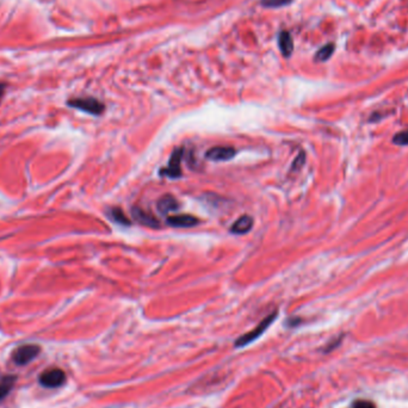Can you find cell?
Masks as SVG:
<instances>
[{
  "instance_id": "4",
  "label": "cell",
  "mask_w": 408,
  "mask_h": 408,
  "mask_svg": "<svg viewBox=\"0 0 408 408\" xmlns=\"http://www.w3.org/2000/svg\"><path fill=\"white\" fill-rule=\"evenodd\" d=\"M38 382L46 388H59L66 382V374L61 369H48L39 375Z\"/></svg>"
},
{
  "instance_id": "15",
  "label": "cell",
  "mask_w": 408,
  "mask_h": 408,
  "mask_svg": "<svg viewBox=\"0 0 408 408\" xmlns=\"http://www.w3.org/2000/svg\"><path fill=\"white\" fill-rule=\"evenodd\" d=\"M292 2L293 0H262L263 5L266 8H279L290 4Z\"/></svg>"
},
{
  "instance_id": "16",
  "label": "cell",
  "mask_w": 408,
  "mask_h": 408,
  "mask_svg": "<svg viewBox=\"0 0 408 408\" xmlns=\"http://www.w3.org/2000/svg\"><path fill=\"white\" fill-rule=\"evenodd\" d=\"M394 143L399 146H408V129L404 130V132L397 133L395 136H394Z\"/></svg>"
},
{
  "instance_id": "17",
  "label": "cell",
  "mask_w": 408,
  "mask_h": 408,
  "mask_svg": "<svg viewBox=\"0 0 408 408\" xmlns=\"http://www.w3.org/2000/svg\"><path fill=\"white\" fill-rule=\"evenodd\" d=\"M352 408H376L375 403L369 400H356L352 403Z\"/></svg>"
},
{
  "instance_id": "10",
  "label": "cell",
  "mask_w": 408,
  "mask_h": 408,
  "mask_svg": "<svg viewBox=\"0 0 408 408\" xmlns=\"http://www.w3.org/2000/svg\"><path fill=\"white\" fill-rule=\"evenodd\" d=\"M253 227V219L249 215H243L241 217H239L235 222L233 223V226L230 227V232L233 234H246L249 233Z\"/></svg>"
},
{
  "instance_id": "8",
  "label": "cell",
  "mask_w": 408,
  "mask_h": 408,
  "mask_svg": "<svg viewBox=\"0 0 408 408\" xmlns=\"http://www.w3.org/2000/svg\"><path fill=\"white\" fill-rule=\"evenodd\" d=\"M236 154V150L233 147H222L216 146L210 148L208 152L206 153L207 159L212 160V161H227L234 158Z\"/></svg>"
},
{
  "instance_id": "7",
  "label": "cell",
  "mask_w": 408,
  "mask_h": 408,
  "mask_svg": "<svg viewBox=\"0 0 408 408\" xmlns=\"http://www.w3.org/2000/svg\"><path fill=\"white\" fill-rule=\"evenodd\" d=\"M198 219L189 214H180V215H171L166 219V223L175 228H191L198 225Z\"/></svg>"
},
{
  "instance_id": "18",
  "label": "cell",
  "mask_w": 408,
  "mask_h": 408,
  "mask_svg": "<svg viewBox=\"0 0 408 408\" xmlns=\"http://www.w3.org/2000/svg\"><path fill=\"white\" fill-rule=\"evenodd\" d=\"M303 162H304V154H303V153H301V155L297 156L295 161H294L292 171H295V170H297V169H299V167L302 166Z\"/></svg>"
},
{
  "instance_id": "1",
  "label": "cell",
  "mask_w": 408,
  "mask_h": 408,
  "mask_svg": "<svg viewBox=\"0 0 408 408\" xmlns=\"http://www.w3.org/2000/svg\"><path fill=\"white\" fill-rule=\"evenodd\" d=\"M276 317H277V312L269 314L265 319H263L262 321H260V322L258 323V326H256L252 331H250V332H247L243 334V336L237 338V339L235 340V343H234V346L245 347L247 345H250L251 343H253L254 340H257L259 337H262L263 334L265 333V331L269 329L271 325H272V322L276 320Z\"/></svg>"
},
{
  "instance_id": "6",
  "label": "cell",
  "mask_w": 408,
  "mask_h": 408,
  "mask_svg": "<svg viewBox=\"0 0 408 408\" xmlns=\"http://www.w3.org/2000/svg\"><path fill=\"white\" fill-rule=\"evenodd\" d=\"M132 216L135 221H138L140 225L148 227V228H160V222L156 217L146 210L139 207H134L132 209Z\"/></svg>"
},
{
  "instance_id": "13",
  "label": "cell",
  "mask_w": 408,
  "mask_h": 408,
  "mask_svg": "<svg viewBox=\"0 0 408 408\" xmlns=\"http://www.w3.org/2000/svg\"><path fill=\"white\" fill-rule=\"evenodd\" d=\"M108 216L113 222L121 226H130V221L121 208H111L108 210Z\"/></svg>"
},
{
  "instance_id": "5",
  "label": "cell",
  "mask_w": 408,
  "mask_h": 408,
  "mask_svg": "<svg viewBox=\"0 0 408 408\" xmlns=\"http://www.w3.org/2000/svg\"><path fill=\"white\" fill-rule=\"evenodd\" d=\"M184 150L182 148H176L173 150L171 159H170L169 165L165 169L160 171V175L164 177H169V178H179L182 176V158H183Z\"/></svg>"
},
{
  "instance_id": "2",
  "label": "cell",
  "mask_w": 408,
  "mask_h": 408,
  "mask_svg": "<svg viewBox=\"0 0 408 408\" xmlns=\"http://www.w3.org/2000/svg\"><path fill=\"white\" fill-rule=\"evenodd\" d=\"M72 108L81 110L84 112L91 113V115L99 116L104 112L105 105L102 102L92 97H85V98H73L67 103Z\"/></svg>"
},
{
  "instance_id": "9",
  "label": "cell",
  "mask_w": 408,
  "mask_h": 408,
  "mask_svg": "<svg viewBox=\"0 0 408 408\" xmlns=\"http://www.w3.org/2000/svg\"><path fill=\"white\" fill-rule=\"evenodd\" d=\"M156 207H158V210L161 214H170L177 212L180 208V204L173 196L165 195L158 200Z\"/></svg>"
},
{
  "instance_id": "11",
  "label": "cell",
  "mask_w": 408,
  "mask_h": 408,
  "mask_svg": "<svg viewBox=\"0 0 408 408\" xmlns=\"http://www.w3.org/2000/svg\"><path fill=\"white\" fill-rule=\"evenodd\" d=\"M278 46L284 56H290L294 50V42L288 31H282L278 36Z\"/></svg>"
},
{
  "instance_id": "19",
  "label": "cell",
  "mask_w": 408,
  "mask_h": 408,
  "mask_svg": "<svg viewBox=\"0 0 408 408\" xmlns=\"http://www.w3.org/2000/svg\"><path fill=\"white\" fill-rule=\"evenodd\" d=\"M5 92V85L4 84H0V98H2L3 95H4Z\"/></svg>"
},
{
  "instance_id": "14",
  "label": "cell",
  "mask_w": 408,
  "mask_h": 408,
  "mask_svg": "<svg viewBox=\"0 0 408 408\" xmlns=\"http://www.w3.org/2000/svg\"><path fill=\"white\" fill-rule=\"evenodd\" d=\"M333 52H334L333 45H327L325 47H322V48L316 53V60H319V61H326V60H329L331 58Z\"/></svg>"
},
{
  "instance_id": "12",
  "label": "cell",
  "mask_w": 408,
  "mask_h": 408,
  "mask_svg": "<svg viewBox=\"0 0 408 408\" xmlns=\"http://www.w3.org/2000/svg\"><path fill=\"white\" fill-rule=\"evenodd\" d=\"M16 381L17 377L13 375H6L0 379V401L9 395V393L11 392L13 386H15Z\"/></svg>"
},
{
  "instance_id": "3",
  "label": "cell",
  "mask_w": 408,
  "mask_h": 408,
  "mask_svg": "<svg viewBox=\"0 0 408 408\" xmlns=\"http://www.w3.org/2000/svg\"><path fill=\"white\" fill-rule=\"evenodd\" d=\"M41 352V347L35 344H26L13 351L12 360L17 365H26V364L35 359Z\"/></svg>"
}]
</instances>
